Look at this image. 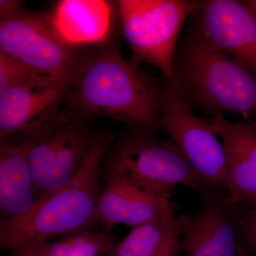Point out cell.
Instances as JSON below:
<instances>
[{
	"mask_svg": "<svg viewBox=\"0 0 256 256\" xmlns=\"http://www.w3.org/2000/svg\"><path fill=\"white\" fill-rule=\"evenodd\" d=\"M161 80L116 44L76 56L68 78L66 110L80 118L117 120L130 130L166 132L160 112Z\"/></svg>",
	"mask_w": 256,
	"mask_h": 256,
	"instance_id": "6da1fadb",
	"label": "cell"
},
{
	"mask_svg": "<svg viewBox=\"0 0 256 256\" xmlns=\"http://www.w3.org/2000/svg\"><path fill=\"white\" fill-rule=\"evenodd\" d=\"M174 88L192 110L256 119V76L207 41L194 24L178 40L172 63Z\"/></svg>",
	"mask_w": 256,
	"mask_h": 256,
	"instance_id": "7a4b0ae2",
	"label": "cell"
},
{
	"mask_svg": "<svg viewBox=\"0 0 256 256\" xmlns=\"http://www.w3.org/2000/svg\"><path fill=\"white\" fill-rule=\"evenodd\" d=\"M110 130L96 132L92 149L66 184L38 198L24 214L0 224V248L14 249L90 230L100 193V164L114 138Z\"/></svg>",
	"mask_w": 256,
	"mask_h": 256,
	"instance_id": "3957f363",
	"label": "cell"
},
{
	"mask_svg": "<svg viewBox=\"0 0 256 256\" xmlns=\"http://www.w3.org/2000/svg\"><path fill=\"white\" fill-rule=\"evenodd\" d=\"M106 180L122 178L158 196L171 197L176 185L202 195L210 188L196 174L171 139L130 130L105 162Z\"/></svg>",
	"mask_w": 256,
	"mask_h": 256,
	"instance_id": "277c9868",
	"label": "cell"
},
{
	"mask_svg": "<svg viewBox=\"0 0 256 256\" xmlns=\"http://www.w3.org/2000/svg\"><path fill=\"white\" fill-rule=\"evenodd\" d=\"M194 0H120L118 10L132 60L159 69L175 87L172 63L186 18L200 6Z\"/></svg>",
	"mask_w": 256,
	"mask_h": 256,
	"instance_id": "5b68a950",
	"label": "cell"
},
{
	"mask_svg": "<svg viewBox=\"0 0 256 256\" xmlns=\"http://www.w3.org/2000/svg\"><path fill=\"white\" fill-rule=\"evenodd\" d=\"M86 121L60 109L38 132L26 136L36 201L66 184L82 168L96 134Z\"/></svg>",
	"mask_w": 256,
	"mask_h": 256,
	"instance_id": "8992f818",
	"label": "cell"
},
{
	"mask_svg": "<svg viewBox=\"0 0 256 256\" xmlns=\"http://www.w3.org/2000/svg\"><path fill=\"white\" fill-rule=\"evenodd\" d=\"M160 112L170 139L202 181L228 194L225 151L210 121L198 117L163 78Z\"/></svg>",
	"mask_w": 256,
	"mask_h": 256,
	"instance_id": "52a82bcc",
	"label": "cell"
},
{
	"mask_svg": "<svg viewBox=\"0 0 256 256\" xmlns=\"http://www.w3.org/2000/svg\"><path fill=\"white\" fill-rule=\"evenodd\" d=\"M0 50L41 74L67 79L77 56L58 36L50 16L23 10L0 22Z\"/></svg>",
	"mask_w": 256,
	"mask_h": 256,
	"instance_id": "ba28073f",
	"label": "cell"
},
{
	"mask_svg": "<svg viewBox=\"0 0 256 256\" xmlns=\"http://www.w3.org/2000/svg\"><path fill=\"white\" fill-rule=\"evenodd\" d=\"M68 86V79L38 74L0 92V137L38 132L60 112Z\"/></svg>",
	"mask_w": 256,
	"mask_h": 256,
	"instance_id": "9c48e42d",
	"label": "cell"
},
{
	"mask_svg": "<svg viewBox=\"0 0 256 256\" xmlns=\"http://www.w3.org/2000/svg\"><path fill=\"white\" fill-rule=\"evenodd\" d=\"M200 196L196 214L185 220L184 256H240V206L234 205L226 192L210 190Z\"/></svg>",
	"mask_w": 256,
	"mask_h": 256,
	"instance_id": "30bf717a",
	"label": "cell"
},
{
	"mask_svg": "<svg viewBox=\"0 0 256 256\" xmlns=\"http://www.w3.org/2000/svg\"><path fill=\"white\" fill-rule=\"evenodd\" d=\"M192 15L194 24L210 44L256 76V16L244 2L200 1Z\"/></svg>",
	"mask_w": 256,
	"mask_h": 256,
	"instance_id": "8fae6325",
	"label": "cell"
},
{
	"mask_svg": "<svg viewBox=\"0 0 256 256\" xmlns=\"http://www.w3.org/2000/svg\"><path fill=\"white\" fill-rule=\"evenodd\" d=\"M210 121L225 151L230 202L240 206L256 201V121L232 122L224 116Z\"/></svg>",
	"mask_w": 256,
	"mask_h": 256,
	"instance_id": "7c38bea8",
	"label": "cell"
},
{
	"mask_svg": "<svg viewBox=\"0 0 256 256\" xmlns=\"http://www.w3.org/2000/svg\"><path fill=\"white\" fill-rule=\"evenodd\" d=\"M28 136L16 134L0 141V224L21 216L36 202L28 162Z\"/></svg>",
	"mask_w": 256,
	"mask_h": 256,
	"instance_id": "4fadbf2b",
	"label": "cell"
},
{
	"mask_svg": "<svg viewBox=\"0 0 256 256\" xmlns=\"http://www.w3.org/2000/svg\"><path fill=\"white\" fill-rule=\"evenodd\" d=\"M107 186L96 201V223L110 230L116 224L130 227L156 216L162 210L169 196H158L122 178H108Z\"/></svg>",
	"mask_w": 256,
	"mask_h": 256,
	"instance_id": "5bb4252c",
	"label": "cell"
},
{
	"mask_svg": "<svg viewBox=\"0 0 256 256\" xmlns=\"http://www.w3.org/2000/svg\"><path fill=\"white\" fill-rule=\"evenodd\" d=\"M112 9L102 0H63L50 16L60 40L66 44L100 43L111 28Z\"/></svg>",
	"mask_w": 256,
	"mask_h": 256,
	"instance_id": "9a60e30c",
	"label": "cell"
},
{
	"mask_svg": "<svg viewBox=\"0 0 256 256\" xmlns=\"http://www.w3.org/2000/svg\"><path fill=\"white\" fill-rule=\"evenodd\" d=\"M110 230H84L12 250V256H106L119 242Z\"/></svg>",
	"mask_w": 256,
	"mask_h": 256,
	"instance_id": "2e32d148",
	"label": "cell"
},
{
	"mask_svg": "<svg viewBox=\"0 0 256 256\" xmlns=\"http://www.w3.org/2000/svg\"><path fill=\"white\" fill-rule=\"evenodd\" d=\"M174 218L171 203L168 200L160 214L131 227L127 236L106 256H154L162 246Z\"/></svg>",
	"mask_w": 256,
	"mask_h": 256,
	"instance_id": "e0dca14e",
	"label": "cell"
},
{
	"mask_svg": "<svg viewBox=\"0 0 256 256\" xmlns=\"http://www.w3.org/2000/svg\"><path fill=\"white\" fill-rule=\"evenodd\" d=\"M38 74H43L22 60L0 50V92Z\"/></svg>",
	"mask_w": 256,
	"mask_h": 256,
	"instance_id": "ac0fdd59",
	"label": "cell"
},
{
	"mask_svg": "<svg viewBox=\"0 0 256 256\" xmlns=\"http://www.w3.org/2000/svg\"><path fill=\"white\" fill-rule=\"evenodd\" d=\"M240 256L256 254V206L240 214Z\"/></svg>",
	"mask_w": 256,
	"mask_h": 256,
	"instance_id": "d6986e66",
	"label": "cell"
},
{
	"mask_svg": "<svg viewBox=\"0 0 256 256\" xmlns=\"http://www.w3.org/2000/svg\"><path fill=\"white\" fill-rule=\"evenodd\" d=\"M186 216H175L162 246L154 256H178L182 250V236Z\"/></svg>",
	"mask_w": 256,
	"mask_h": 256,
	"instance_id": "ffe728a7",
	"label": "cell"
},
{
	"mask_svg": "<svg viewBox=\"0 0 256 256\" xmlns=\"http://www.w3.org/2000/svg\"><path fill=\"white\" fill-rule=\"evenodd\" d=\"M21 2L14 0H1L0 1V16L2 20H6L18 14L21 11Z\"/></svg>",
	"mask_w": 256,
	"mask_h": 256,
	"instance_id": "44dd1931",
	"label": "cell"
},
{
	"mask_svg": "<svg viewBox=\"0 0 256 256\" xmlns=\"http://www.w3.org/2000/svg\"><path fill=\"white\" fill-rule=\"evenodd\" d=\"M244 2L249 9L252 10V12L256 16V0H246V1H244Z\"/></svg>",
	"mask_w": 256,
	"mask_h": 256,
	"instance_id": "7402d4cb",
	"label": "cell"
},
{
	"mask_svg": "<svg viewBox=\"0 0 256 256\" xmlns=\"http://www.w3.org/2000/svg\"><path fill=\"white\" fill-rule=\"evenodd\" d=\"M242 256H256V254H246Z\"/></svg>",
	"mask_w": 256,
	"mask_h": 256,
	"instance_id": "603a6c76",
	"label": "cell"
}]
</instances>
